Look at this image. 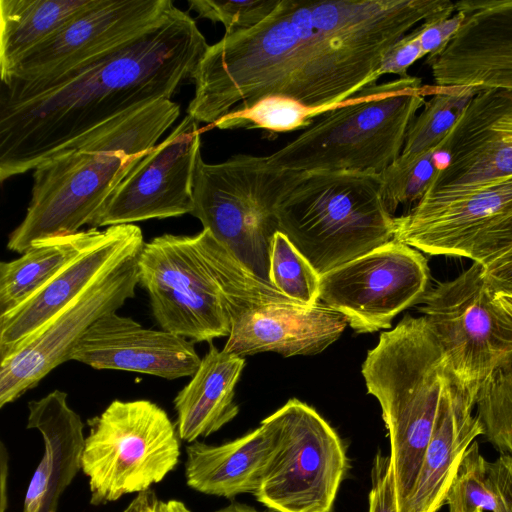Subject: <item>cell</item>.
Segmentation results:
<instances>
[{
	"instance_id": "cell-1",
	"label": "cell",
	"mask_w": 512,
	"mask_h": 512,
	"mask_svg": "<svg viewBox=\"0 0 512 512\" xmlns=\"http://www.w3.org/2000/svg\"><path fill=\"white\" fill-rule=\"evenodd\" d=\"M454 13L450 0H281L258 25L208 46L187 114L212 125L266 96L326 113L377 83L385 53L402 37Z\"/></svg>"
},
{
	"instance_id": "cell-2",
	"label": "cell",
	"mask_w": 512,
	"mask_h": 512,
	"mask_svg": "<svg viewBox=\"0 0 512 512\" xmlns=\"http://www.w3.org/2000/svg\"><path fill=\"white\" fill-rule=\"evenodd\" d=\"M195 20L174 7L155 27L20 98L0 101V180L107 121L171 99L208 48Z\"/></svg>"
},
{
	"instance_id": "cell-3",
	"label": "cell",
	"mask_w": 512,
	"mask_h": 512,
	"mask_svg": "<svg viewBox=\"0 0 512 512\" xmlns=\"http://www.w3.org/2000/svg\"><path fill=\"white\" fill-rule=\"evenodd\" d=\"M179 114V104L159 99L107 121L44 158L33 169L31 199L7 248L22 254L36 242L90 225Z\"/></svg>"
},
{
	"instance_id": "cell-4",
	"label": "cell",
	"mask_w": 512,
	"mask_h": 512,
	"mask_svg": "<svg viewBox=\"0 0 512 512\" xmlns=\"http://www.w3.org/2000/svg\"><path fill=\"white\" fill-rule=\"evenodd\" d=\"M361 372L367 392L382 409L402 512L454 372L426 318L411 315L380 334L377 345L367 352Z\"/></svg>"
},
{
	"instance_id": "cell-5",
	"label": "cell",
	"mask_w": 512,
	"mask_h": 512,
	"mask_svg": "<svg viewBox=\"0 0 512 512\" xmlns=\"http://www.w3.org/2000/svg\"><path fill=\"white\" fill-rule=\"evenodd\" d=\"M436 85L410 76L374 83L315 120L267 155L269 164L296 171L382 173L401 154L407 132Z\"/></svg>"
},
{
	"instance_id": "cell-6",
	"label": "cell",
	"mask_w": 512,
	"mask_h": 512,
	"mask_svg": "<svg viewBox=\"0 0 512 512\" xmlns=\"http://www.w3.org/2000/svg\"><path fill=\"white\" fill-rule=\"evenodd\" d=\"M381 173L304 171L276 207L279 231L321 276L394 239Z\"/></svg>"
},
{
	"instance_id": "cell-7",
	"label": "cell",
	"mask_w": 512,
	"mask_h": 512,
	"mask_svg": "<svg viewBox=\"0 0 512 512\" xmlns=\"http://www.w3.org/2000/svg\"><path fill=\"white\" fill-rule=\"evenodd\" d=\"M239 265L208 229L163 234L145 242L139 254V284L162 330L212 343L230 334L229 299Z\"/></svg>"
},
{
	"instance_id": "cell-8",
	"label": "cell",
	"mask_w": 512,
	"mask_h": 512,
	"mask_svg": "<svg viewBox=\"0 0 512 512\" xmlns=\"http://www.w3.org/2000/svg\"><path fill=\"white\" fill-rule=\"evenodd\" d=\"M303 172L272 166L266 156L236 154L220 163L201 158L190 214L252 274L271 283L276 207Z\"/></svg>"
},
{
	"instance_id": "cell-9",
	"label": "cell",
	"mask_w": 512,
	"mask_h": 512,
	"mask_svg": "<svg viewBox=\"0 0 512 512\" xmlns=\"http://www.w3.org/2000/svg\"><path fill=\"white\" fill-rule=\"evenodd\" d=\"M88 424L81 469L89 479L92 505L146 491L179 462L176 424L150 400L116 399Z\"/></svg>"
},
{
	"instance_id": "cell-10",
	"label": "cell",
	"mask_w": 512,
	"mask_h": 512,
	"mask_svg": "<svg viewBox=\"0 0 512 512\" xmlns=\"http://www.w3.org/2000/svg\"><path fill=\"white\" fill-rule=\"evenodd\" d=\"M277 432L256 500L276 512H333L349 468L343 441L311 406L288 400L267 417Z\"/></svg>"
},
{
	"instance_id": "cell-11",
	"label": "cell",
	"mask_w": 512,
	"mask_h": 512,
	"mask_svg": "<svg viewBox=\"0 0 512 512\" xmlns=\"http://www.w3.org/2000/svg\"><path fill=\"white\" fill-rule=\"evenodd\" d=\"M419 311L428 321L457 378L478 394L512 360V317L495 300L473 264L453 280L428 289Z\"/></svg>"
},
{
	"instance_id": "cell-12",
	"label": "cell",
	"mask_w": 512,
	"mask_h": 512,
	"mask_svg": "<svg viewBox=\"0 0 512 512\" xmlns=\"http://www.w3.org/2000/svg\"><path fill=\"white\" fill-rule=\"evenodd\" d=\"M171 0H95L1 77L0 101L25 96L162 22Z\"/></svg>"
},
{
	"instance_id": "cell-13",
	"label": "cell",
	"mask_w": 512,
	"mask_h": 512,
	"mask_svg": "<svg viewBox=\"0 0 512 512\" xmlns=\"http://www.w3.org/2000/svg\"><path fill=\"white\" fill-rule=\"evenodd\" d=\"M430 279L417 249L391 240L320 277L319 300L338 311L357 333L391 327L392 320L419 303Z\"/></svg>"
},
{
	"instance_id": "cell-14",
	"label": "cell",
	"mask_w": 512,
	"mask_h": 512,
	"mask_svg": "<svg viewBox=\"0 0 512 512\" xmlns=\"http://www.w3.org/2000/svg\"><path fill=\"white\" fill-rule=\"evenodd\" d=\"M132 255L97 278L17 349L0 359V408L20 398L60 364L88 328L135 296L138 257Z\"/></svg>"
},
{
	"instance_id": "cell-15",
	"label": "cell",
	"mask_w": 512,
	"mask_h": 512,
	"mask_svg": "<svg viewBox=\"0 0 512 512\" xmlns=\"http://www.w3.org/2000/svg\"><path fill=\"white\" fill-rule=\"evenodd\" d=\"M201 158V131L198 122L187 114L119 183L91 227L190 214Z\"/></svg>"
},
{
	"instance_id": "cell-16",
	"label": "cell",
	"mask_w": 512,
	"mask_h": 512,
	"mask_svg": "<svg viewBox=\"0 0 512 512\" xmlns=\"http://www.w3.org/2000/svg\"><path fill=\"white\" fill-rule=\"evenodd\" d=\"M512 218V175L443 200L420 199L394 217V240L432 256L476 253Z\"/></svg>"
},
{
	"instance_id": "cell-17",
	"label": "cell",
	"mask_w": 512,
	"mask_h": 512,
	"mask_svg": "<svg viewBox=\"0 0 512 512\" xmlns=\"http://www.w3.org/2000/svg\"><path fill=\"white\" fill-rule=\"evenodd\" d=\"M455 34L426 63L436 86L512 90V0H462Z\"/></svg>"
},
{
	"instance_id": "cell-18",
	"label": "cell",
	"mask_w": 512,
	"mask_h": 512,
	"mask_svg": "<svg viewBox=\"0 0 512 512\" xmlns=\"http://www.w3.org/2000/svg\"><path fill=\"white\" fill-rule=\"evenodd\" d=\"M135 224L97 228L88 244L33 296L0 315V359L17 349L104 273L141 252Z\"/></svg>"
},
{
	"instance_id": "cell-19",
	"label": "cell",
	"mask_w": 512,
	"mask_h": 512,
	"mask_svg": "<svg viewBox=\"0 0 512 512\" xmlns=\"http://www.w3.org/2000/svg\"><path fill=\"white\" fill-rule=\"evenodd\" d=\"M69 360L97 370L137 372L167 380L192 376L201 362L192 341L162 329L145 328L117 313L93 323Z\"/></svg>"
},
{
	"instance_id": "cell-20",
	"label": "cell",
	"mask_w": 512,
	"mask_h": 512,
	"mask_svg": "<svg viewBox=\"0 0 512 512\" xmlns=\"http://www.w3.org/2000/svg\"><path fill=\"white\" fill-rule=\"evenodd\" d=\"M347 325L344 315L321 302L267 303L232 318L223 350L243 358L262 352L316 355L334 343Z\"/></svg>"
},
{
	"instance_id": "cell-21",
	"label": "cell",
	"mask_w": 512,
	"mask_h": 512,
	"mask_svg": "<svg viewBox=\"0 0 512 512\" xmlns=\"http://www.w3.org/2000/svg\"><path fill=\"white\" fill-rule=\"evenodd\" d=\"M477 394L450 378L414 489L402 512H437L446 501L461 460L484 428L473 414Z\"/></svg>"
},
{
	"instance_id": "cell-22",
	"label": "cell",
	"mask_w": 512,
	"mask_h": 512,
	"mask_svg": "<svg viewBox=\"0 0 512 512\" xmlns=\"http://www.w3.org/2000/svg\"><path fill=\"white\" fill-rule=\"evenodd\" d=\"M28 429L40 432L44 453L29 483L23 512H56L58 502L81 469L84 424L67 403V393L53 390L28 403Z\"/></svg>"
},
{
	"instance_id": "cell-23",
	"label": "cell",
	"mask_w": 512,
	"mask_h": 512,
	"mask_svg": "<svg viewBox=\"0 0 512 512\" xmlns=\"http://www.w3.org/2000/svg\"><path fill=\"white\" fill-rule=\"evenodd\" d=\"M276 442V429L267 417L258 428L232 441L192 442L185 449L186 483L200 493L229 499L254 494Z\"/></svg>"
},
{
	"instance_id": "cell-24",
	"label": "cell",
	"mask_w": 512,
	"mask_h": 512,
	"mask_svg": "<svg viewBox=\"0 0 512 512\" xmlns=\"http://www.w3.org/2000/svg\"><path fill=\"white\" fill-rule=\"evenodd\" d=\"M244 366L243 357L210 343L197 371L174 399L180 440L192 443L207 437L237 416L235 386Z\"/></svg>"
},
{
	"instance_id": "cell-25",
	"label": "cell",
	"mask_w": 512,
	"mask_h": 512,
	"mask_svg": "<svg viewBox=\"0 0 512 512\" xmlns=\"http://www.w3.org/2000/svg\"><path fill=\"white\" fill-rule=\"evenodd\" d=\"M95 0H0V75Z\"/></svg>"
},
{
	"instance_id": "cell-26",
	"label": "cell",
	"mask_w": 512,
	"mask_h": 512,
	"mask_svg": "<svg viewBox=\"0 0 512 512\" xmlns=\"http://www.w3.org/2000/svg\"><path fill=\"white\" fill-rule=\"evenodd\" d=\"M97 228L34 243L12 261L0 263V315L40 290L93 238Z\"/></svg>"
},
{
	"instance_id": "cell-27",
	"label": "cell",
	"mask_w": 512,
	"mask_h": 512,
	"mask_svg": "<svg viewBox=\"0 0 512 512\" xmlns=\"http://www.w3.org/2000/svg\"><path fill=\"white\" fill-rule=\"evenodd\" d=\"M480 87H439L412 122L400 156L392 163L406 166L426 153L443 148L447 136Z\"/></svg>"
},
{
	"instance_id": "cell-28",
	"label": "cell",
	"mask_w": 512,
	"mask_h": 512,
	"mask_svg": "<svg viewBox=\"0 0 512 512\" xmlns=\"http://www.w3.org/2000/svg\"><path fill=\"white\" fill-rule=\"evenodd\" d=\"M323 114L320 109L288 97L266 96L249 106L232 108L212 125L221 130L244 128L279 133L307 129Z\"/></svg>"
},
{
	"instance_id": "cell-29",
	"label": "cell",
	"mask_w": 512,
	"mask_h": 512,
	"mask_svg": "<svg viewBox=\"0 0 512 512\" xmlns=\"http://www.w3.org/2000/svg\"><path fill=\"white\" fill-rule=\"evenodd\" d=\"M450 136L486 138L512 147V90H479L456 121Z\"/></svg>"
},
{
	"instance_id": "cell-30",
	"label": "cell",
	"mask_w": 512,
	"mask_h": 512,
	"mask_svg": "<svg viewBox=\"0 0 512 512\" xmlns=\"http://www.w3.org/2000/svg\"><path fill=\"white\" fill-rule=\"evenodd\" d=\"M320 277L288 237L278 231L270 255L271 284L297 303L314 305L319 302Z\"/></svg>"
},
{
	"instance_id": "cell-31",
	"label": "cell",
	"mask_w": 512,
	"mask_h": 512,
	"mask_svg": "<svg viewBox=\"0 0 512 512\" xmlns=\"http://www.w3.org/2000/svg\"><path fill=\"white\" fill-rule=\"evenodd\" d=\"M475 408L487 441L512 456V360L480 388Z\"/></svg>"
},
{
	"instance_id": "cell-32",
	"label": "cell",
	"mask_w": 512,
	"mask_h": 512,
	"mask_svg": "<svg viewBox=\"0 0 512 512\" xmlns=\"http://www.w3.org/2000/svg\"><path fill=\"white\" fill-rule=\"evenodd\" d=\"M441 150L434 149L406 166L391 164L381 173L382 197L391 215L401 204L422 198L439 171L436 156Z\"/></svg>"
},
{
	"instance_id": "cell-33",
	"label": "cell",
	"mask_w": 512,
	"mask_h": 512,
	"mask_svg": "<svg viewBox=\"0 0 512 512\" xmlns=\"http://www.w3.org/2000/svg\"><path fill=\"white\" fill-rule=\"evenodd\" d=\"M488 463L474 441L465 452L446 497L449 512H481L491 488Z\"/></svg>"
},
{
	"instance_id": "cell-34",
	"label": "cell",
	"mask_w": 512,
	"mask_h": 512,
	"mask_svg": "<svg viewBox=\"0 0 512 512\" xmlns=\"http://www.w3.org/2000/svg\"><path fill=\"white\" fill-rule=\"evenodd\" d=\"M281 0L216 1L189 0L190 9L200 18L222 23L225 34L247 30L266 19Z\"/></svg>"
},
{
	"instance_id": "cell-35",
	"label": "cell",
	"mask_w": 512,
	"mask_h": 512,
	"mask_svg": "<svg viewBox=\"0 0 512 512\" xmlns=\"http://www.w3.org/2000/svg\"><path fill=\"white\" fill-rule=\"evenodd\" d=\"M369 512H399L391 458L381 450L372 462Z\"/></svg>"
},
{
	"instance_id": "cell-36",
	"label": "cell",
	"mask_w": 512,
	"mask_h": 512,
	"mask_svg": "<svg viewBox=\"0 0 512 512\" xmlns=\"http://www.w3.org/2000/svg\"><path fill=\"white\" fill-rule=\"evenodd\" d=\"M491 492L484 504V510L491 512H512V456H500L488 463Z\"/></svg>"
},
{
	"instance_id": "cell-37",
	"label": "cell",
	"mask_w": 512,
	"mask_h": 512,
	"mask_svg": "<svg viewBox=\"0 0 512 512\" xmlns=\"http://www.w3.org/2000/svg\"><path fill=\"white\" fill-rule=\"evenodd\" d=\"M418 27V26H417ZM414 28L385 53L379 68V75L395 74L398 78L407 77L408 68L426 56L419 38L418 28Z\"/></svg>"
},
{
	"instance_id": "cell-38",
	"label": "cell",
	"mask_w": 512,
	"mask_h": 512,
	"mask_svg": "<svg viewBox=\"0 0 512 512\" xmlns=\"http://www.w3.org/2000/svg\"><path fill=\"white\" fill-rule=\"evenodd\" d=\"M462 14L455 11L452 16L426 20L418 28V38L426 56L438 51L459 29Z\"/></svg>"
},
{
	"instance_id": "cell-39",
	"label": "cell",
	"mask_w": 512,
	"mask_h": 512,
	"mask_svg": "<svg viewBox=\"0 0 512 512\" xmlns=\"http://www.w3.org/2000/svg\"><path fill=\"white\" fill-rule=\"evenodd\" d=\"M481 265L491 291L512 296V245L493 254Z\"/></svg>"
},
{
	"instance_id": "cell-40",
	"label": "cell",
	"mask_w": 512,
	"mask_h": 512,
	"mask_svg": "<svg viewBox=\"0 0 512 512\" xmlns=\"http://www.w3.org/2000/svg\"><path fill=\"white\" fill-rule=\"evenodd\" d=\"M123 512H191V510L179 500H161L156 493L148 489L138 493Z\"/></svg>"
},
{
	"instance_id": "cell-41",
	"label": "cell",
	"mask_w": 512,
	"mask_h": 512,
	"mask_svg": "<svg viewBox=\"0 0 512 512\" xmlns=\"http://www.w3.org/2000/svg\"><path fill=\"white\" fill-rule=\"evenodd\" d=\"M512 245V218L503 225L477 252L473 262L483 263L493 254Z\"/></svg>"
},
{
	"instance_id": "cell-42",
	"label": "cell",
	"mask_w": 512,
	"mask_h": 512,
	"mask_svg": "<svg viewBox=\"0 0 512 512\" xmlns=\"http://www.w3.org/2000/svg\"><path fill=\"white\" fill-rule=\"evenodd\" d=\"M214 512H260V511L257 510L255 507L250 506L245 503L232 502L231 504H229L221 509H218Z\"/></svg>"
},
{
	"instance_id": "cell-43",
	"label": "cell",
	"mask_w": 512,
	"mask_h": 512,
	"mask_svg": "<svg viewBox=\"0 0 512 512\" xmlns=\"http://www.w3.org/2000/svg\"><path fill=\"white\" fill-rule=\"evenodd\" d=\"M497 303L512 317V296L502 293L494 294Z\"/></svg>"
},
{
	"instance_id": "cell-44",
	"label": "cell",
	"mask_w": 512,
	"mask_h": 512,
	"mask_svg": "<svg viewBox=\"0 0 512 512\" xmlns=\"http://www.w3.org/2000/svg\"><path fill=\"white\" fill-rule=\"evenodd\" d=\"M481 512H483V511H481Z\"/></svg>"
}]
</instances>
